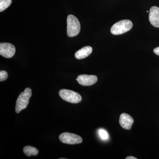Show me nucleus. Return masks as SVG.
<instances>
[{
  "instance_id": "obj_1",
  "label": "nucleus",
  "mask_w": 159,
  "mask_h": 159,
  "mask_svg": "<svg viewBox=\"0 0 159 159\" xmlns=\"http://www.w3.org/2000/svg\"><path fill=\"white\" fill-rule=\"evenodd\" d=\"M80 30L79 20L73 15H69L67 18V33L69 37L77 36Z\"/></svg>"
},
{
  "instance_id": "obj_2",
  "label": "nucleus",
  "mask_w": 159,
  "mask_h": 159,
  "mask_svg": "<svg viewBox=\"0 0 159 159\" xmlns=\"http://www.w3.org/2000/svg\"><path fill=\"white\" fill-rule=\"evenodd\" d=\"M32 95V91L29 88H27L24 92L21 93L16 100V112L19 113L23 110L25 109L28 106L29 99Z\"/></svg>"
},
{
  "instance_id": "obj_3",
  "label": "nucleus",
  "mask_w": 159,
  "mask_h": 159,
  "mask_svg": "<svg viewBox=\"0 0 159 159\" xmlns=\"http://www.w3.org/2000/svg\"><path fill=\"white\" fill-rule=\"evenodd\" d=\"M132 27L133 23L129 20H122L112 26L111 32L114 35H119L129 31Z\"/></svg>"
},
{
  "instance_id": "obj_4",
  "label": "nucleus",
  "mask_w": 159,
  "mask_h": 159,
  "mask_svg": "<svg viewBox=\"0 0 159 159\" xmlns=\"http://www.w3.org/2000/svg\"><path fill=\"white\" fill-rule=\"evenodd\" d=\"M60 97L65 101L73 103H79L82 98L78 93L67 89H61L59 92Z\"/></svg>"
},
{
  "instance_id": "obj_5",
  "label": "nucleus",
  "mask_w": 159,
  "mask_h": 159,
  "mask_svg": "<svg viewBox=\"0 0 159 159\" xmlns=\"http://www.w3.org/2000/svg\"><path fill=\"white\" fill-rule=\"evenodd\" d=\"M59 139L62 143L70 145L80 144L82 142V139L80 136L68 132L61 134Z\"/></svg>"
},
{
  "instance_id": "obj_6",
  "label": "nucleus",
  "mask_w": 159,
  "mask_h": 159,
  "mask_svg": "<svg viewBox=\"0 0 159 159\" xmlns=\"http://www.w3.org/2000/svg\"><path fill=\"white\" fill-rule=\"evenodd\" d=\"M15 52V47L12 44L7 43H0V55L3 57L11 58L14 56Z\"/></svg>"
},
{
  "instance_id": "obj_7",
  "label": "nucleus",
  "mask_w": 159,
  "mask_h": 159,
  "mask_svg": "<svg viewBox=\"0 0 159 159\" xmlns=\"http://www.w3.org/2000/svg\"><path fill=\"white\" fill-rule=\"evenodd\" d=\"M76 80L80 85L91 86L95 84L97 82L98 78L95 75L83 74L78 76Z\"/></svg>"
},
{
  "instance_id": "obj_8",
  "label": "nucleus",
  "mask_w": 159,
  "mask_h": 159,
  "mask_svg": "<svg viewBox=\"0 0 159 159\" xmlns=\"http://www.w3.org/2000/svg\"><path fill=\"white\" fill-rule=\"evenodd\" d=\"M134 119L126 113H122L119 118V123L124 129H130L134 123Z\"/></svg>"
},
{
  "instance_id": "obj_9",
  "label": "nucleus",
  "mask_w": 159,
  "mask_h": 159,
  "mask_svg": "<svg viewBox=\"0 0 159 159\" xmlns=\"http://www.w3.org/2000/svg\"><path fill=\"white\" fill-rule=\"evenodd\" d=\"M149 20L151 24L156 28H159V8L151 7L149 10Z\"/></svg>"
},
{
  "instance_id": "obj_10",
  "label": "nucleus",
  "mask_w": 159,
  "mask_h": 159,
  "mask_svg": "<svg viewBox=\"0 0 159 159\" xmlns=\"http://www.w3.org/2000/svg\"><path fill=\"white\" fill-rule=\"evenodd\" d=\"M93 48L90 46H86L76 52L75 57L77 59H82L88 57L92 53Z\"/></svg>"
},
{
  "instance_id": "obj_11",
  "label": "nucleus",
  "mask_w": 159,
  "mask_h": 159,
  "mask_svg": "<svg viewBox=\"0 0 159 159\" xmlns=\"http://www.w3.org/2000/svg\"><path fill=\"white\" fill-rule=\"evenodd\" d=\"M24 153L27 156L29 157L31 156H36L38 154L39 150L37 148L33 146H25L23 149Z\"/></svg>"
},
{
  "instance_id": "obj_12",
  "label": "nucleus",
  "mask_w": 159,
  "mask_h": 159,
  "mask_svg": "<svg viewBox=\"0 0 159 159\" xmlns=\"http://www.w3.org/2000/svg\"><path fill=\"white\" fill-rule=\"evenodd\" d=\"M11 0H0V12L6 10L11 5Z\"/></svg>"
},
{
  "instance_id": "obj_13",
  "label": "nucleus",
  "mask_w": 159,
  "mask_h": 159,
  "mask_svg": "<svg viewBox=\"0 0 159 159\" xmlns=\"http://www.w3.org/2000/svg\"><path fill=\"white\" fill-rule=\"evenodd\" d=\"M99 136L102 140H107L109 138L108 134L107 132L103 129H100L99 130Z\"/></svg>"
},
{
  "instance_id": "obj_14",
  "label": "nucleus",
  "mask_w": 159,
  "mask_h": 159,
  "mask_svg": "<svg viewBox=\"0 0 159 159\" xmlns=\"http://www.w3.org/2000/svg\"><path fill=\"white\" fill-rule=\"evenodd\" d=\"M8 77V74L6 71L1 70L0 71V81H3L6 80Z\"/></svg>"
},
{
  "instance_id": "obj_15",
  "label": "nucleus",
  "mask_w": 159,
  "mask_h": 159,
  "mask_svg": "<svg viewBox=\"0 0 159 159\" xmlns=\"http://www.w3.org/2000/svg\"><path fill=\"white\" fill-rule=\"evenodd\" d=\"M153 52H154L155 54L159 56V47L154 49Z\"/></svg>"
},
{
  "instance_id": "obj_16",
  "label": "nucleus",
  "mask_w": 159,
  "mask_h": 159,
  "mask_svg": "<svg viewBox=\"0 0 159 159\" xmlns=\"http://www.w3.org/2000/svg\"><path fill=\"white\" fill-rule=\"evenodd\" d=\"M125 159H137V158L134 157L129 156L125 158Z\"/></svg>"
}]
</instances>
